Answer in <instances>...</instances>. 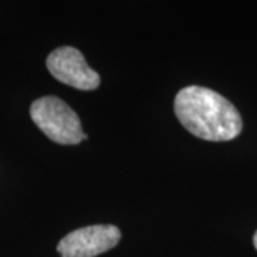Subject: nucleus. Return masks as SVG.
Listing matches in <instances>:
<instances>
[{
	"instance_id": "2",
	"label": "nucleus",
	"mask_w": 257,
	"mask_h": 257,
	"mask_svg": "<svg viewBox=\"0 0 257 257\" xmlns=\"http://www.w3.org/2000/svg\"><path fill=\"white\" fill-rule=\"evenodd\" d=\"M30 117L47 138L59 145H79L87 139L79 116L62 99L46 96L33 101Z\"/></svg>"
},
{
	"instance_id": "4",
	"label": "nucleus",
	"mask_w": 257,
	"mask_h": 257,
	"mask_svg": "<svg viewBox=\"0 0 257 257\" xmlns=\"http://www.w3.org/2000/svg\"><path fill=\"white\" fill-rule=\"evenodd\" d=\"M121 233L113 224H96L69 233L57 244L62 257H96L113 248Z\"/></svg>"
},
{
	"instance_id": "5",
	"label": "nucleus",
	"mask_w": 257,
	"mask_h": 257,
	"mask_svg": "<svg viewBox=\"0 0 257 257\" xmlns=\"http://www.w3.org/2000/svg\"><path fill=\"white\" fill-rule=\"evenodd\" d=\"M253 243H254V247L257 248V231L254 233V237H253Z\"/></svg>"
},
{
	"instance_id": "3",
	"label": "nucleus",
	"mask_w": 257,
	"mask_h": 257,
	"mask_svg": "<svg viewBox=\"0 0 257 257\" xmlns=\"http://www.w3.org/2000/svg\"><path fill=\"white\" fill-rule=\"evenodd\" d=\"M46 66L56 80L79 90H94L100 76L86 63L82 52L70 46L59 47L47 56Z\"/></svg>"
},
{
	"instance_id": "1",
	"label": "nucleus",
	"mask_w": 257,
	"mask_h": 257,
	"mask_svg": "<svg viewBox=\"0 0 257 257\" xmlns=\"http://www.w3.org/2000/svg\"><path fill=\"white\" fill-rule=\"evenodd\" d=\"M175 113L193 136L209 142L233 140L243 127L237 109L221 94L202 86H187L177 93Z\"/></svg>"
}]
</instances>
